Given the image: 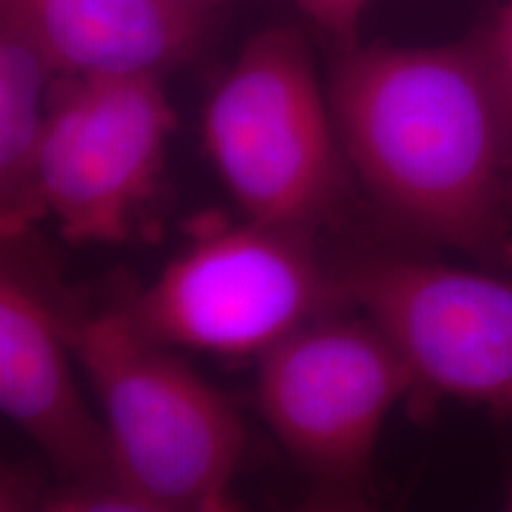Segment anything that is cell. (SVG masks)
I'll use <instances>...</instances> for the list:
<instances>
[{"label": "cell", "mask_w": 512, "mask_h": 512, "mask_svg": "<svg viewBox=\"0 0 512 512\" xmlns=\"http://www.w3.org/2000/svg\"><path fill=\"white\" fill-rule=\"evenodd\" d=\"M62 328L100 403L117 486L181 512H240L247 434L233 401L126 309L62 311Z\"/></svg>", "instance_id": "obj_2"}, {"label": "cell", "mask_w": 512, "mask_h": 512, "mask_svg": "<svg viewBox=\"0 0 512 512\" xmlns=\"http://www.w3.org/2000/svg\"><path fill=\"white\" fill-rule=\"evenodd\" d=\"M330 107L344 159L408 238L512 264V152L484 50L347 48Z\"/></svg>", "instance_id": "obj_1"}, {"label": "cell", "mask_w": 512, "mask_h": 512, "mask_svg": "<svg viewBox=\"0 0 512 512\" xmlns=\"http://www.w3.org/2000/svg\"><path fill=\"white\" fill-rule=\"evenodd\" d=\"M503 512H512V475H510V482H508V491H505Z\"/></svg>", "instance_id": "obj_17"}, {"label": "cell", "mask_w": 512, "mask_h": 512, "mask_svg": "<svg viewBox=\"0 0 512 512\" xmlns=\"http://www.w3.org/2000/svg\"><path fill=\"white\" fill-rule=\"evenodd\" d=\"M124 309L164 347L261 358L354 306L313 235L245 219L200 230Z\"/></svg>", "instance_id": "obj_4"}, {"label": "cell", "mask_w": 512, "mask_h": 512, "mask_svg": "<svg viewBox=\"0 0 512 512\" xmlns=\"http://www.w3.org/2000/svg\"><path fill=\"white\" fill-rule=\"evenodd\" d=\"M34 31L57 72L159 74L195 53L204 12L176 0H3Z\"/></svg>", "instance_id": "obj_9"}, {"label": "cell", "mask_w": 512, "mask_h": 512, "mask_svg": "<svg viewBox=\"0 0 512 512\" xmlns=\"http://www.w3.org/2000/svg\"><path fill=\"white\" fill-rule=\"evenodd\" d=\"M0 19V230L12 245L41 219L36 159L50 114V74L57 69L10 5L3 3Z\"/></svg>", "instance_id": "obj_10"}, {"label": "cell", "mask_w": 512, "mask_h": 512, "mask_svg": "<svg viewBox=\"0 0 512 512\" xmlns=\"http://www.w3.org/2000/svg\"><path fill=\"white\" fill-rule=\"evenodd\" d=\"M207 155L245 219L313 235L337 216L344 169L330 98L294 29L256 34L211 93Z\"/></svg>", "instance_id": "obj_3"}, {"label": "cell", "mask_w": 512, "mask_h": 512, "mask_svg": "<svg viewBox=\"0 0 512 512\" xmlns=\"http://www.w3.org/2000/svg\"><path fill=\"white\" fill-rule=\"evenodd\" d=\"M418 382L394 339L363 311L330 313L259 358L266 425L318 486L361 489L387 415Z\"/></svg>", "instance_id": "obj_5"}, {"label": "cell", "mask_w": 512, "mask_h": 512, "mask_svg": "<svg viewBox=\"0 0 512 512\" xmlns=\"http://www.w3.org/2000/svg\"><path fill=\"white\" fill-rule=\"evenodd\" d=\"M313 24L337 38L344 50L354 48L356 31L373 0H294Z\"/></svg>", "instance_id": "obj_13"}, {"label": "cell", "mask_w": 512, "mask_h": 512, "mask_svg": "<svg viewBox=\"0 0 512 512\" xmlns=\"http://www.w3.org/2000/svg\"><path fill=\"white\" fill-rule=\"evenodd\" d=\"M43 482L34 470L3 465L0 472V512H36Z\"/></svg>", "instance_id": "obj_14"}, {"label": "cell", "mask_w": 512, "mask_h": 512, "mask_svg": "<svg viewBox=\"0 0 512 512\" xmlns=\"http://www.w3.org/2000/svg\"><path fill=\"white\" fill-rule=\"evenodd\" d=\"M72 358L62 309L5 254L0 273V408L62 479L117 486L105 422L88 406Z\"/></svg>", "instance_id": "obj_8"}, {"label": "cell", "mask_w": 512, "mask_h": 512, "mask_svg": "<svg viewBox=\"0 0 512 512\" xmlns=\"http://www.w3.org/2000/svg\"><path fill=\"white\" fill-rule=\"evenodd\" d=\"M339 275L351 306L394 339L418 392L512 422V273L370 252L339 261Z\"/></svg>", "instance_id": "obj_7"}, {"label": "cell", "mask_w": 512, "mask_h": 512, "mask_svg": "<svg viewBox=\"0 0 512 512\" xmlns=\"http://www.w3.org/2000/svg\"><path fill=\"white\" fill-rule=\"evenodd\" d=\"M176 3H181V5H185V8H192V10L204 12V15H207V10L214 8L216 3H221V0H176Z\"/></svg>", "instance_id": "obj_16"}, {"label": "cell", "mask_w": 512, "mask_h": 512, "mask_svg": "<svg viewBox=\"0 0 512 512\" xmlns=\"http://www.w3.org/2000/svg\"><path fill=\"white\" fill-rule=\"evenodd\" d=\"M36 512H181L133 491L100 482H67L43 486Z\"/></svg>", "instance_id": "obj_11"}, {"label": "cell", "mask_w": 512, "mask_h": 512, "mask_svg": "<svg viewBox=\"0 0 512 512\" xmlns=\"http://www.w3.org/2000/svg\"><path fill=\"white\" fill-rule=\"evenodd\" d=\"M174 107L159 74L74 76L50 100L36 207L74 245L128 240L162 174Z\"/></svg>", "instance_id": "obj_6"}, {"label": "cell", "mask_w": 512, "mask_h": 512, "mask_svg": "<svg viewBox=\"0 0 512 512\" xmlns=\"http://www.w3.org/2000/svg\"><path fill=\"white\" fill-rule=\"evenodd\" d=\"M294 512H380L373 508L361 489H335V486H318L309 501L299 505Z\"/></svg>", "instance_id": "obj_15"}, {"label": "cell", "mask_w": 512, "mask_h": 512, "mask_svg": "<svg viewBox=\"0 0 512 512\" xmlns=\"http://www.w3.org/2000/svg\"><path fill=\"white\" fill-rule=\"evenodd\" d=\"M484 60L489 67L491 86H494L498 107H501L503 126L512 152V0L505 8L501 22H498L494 36H491L489 46L484 48Z\"/></svg>", "instance_id": "obj_12"}]
</instances>
